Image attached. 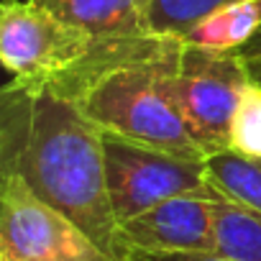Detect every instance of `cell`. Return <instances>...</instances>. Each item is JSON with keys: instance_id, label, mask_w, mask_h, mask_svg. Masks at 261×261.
Instances as JSON below:
<instances>
[{"instance_id": "cell-1", "label": "cell", "mask_w": 261, "mask_h": 261, "mask_svg": "<svg viewBox=\"0 0 261 261\" xmlns=\"http://www.w3.org/2000/svg\"><path fill=\"white\" fill-rule=\"evenodd\" d=\"M0 174L21 177L120 261L102 130L80 105L46 85L11 80L0 92Z\"/></svg>"}, {"instance_id": "cell-2", "label": "cell", "mask_w": 261, "mask_h": 261, "mask_svg": "<svg viewBox=\"0 0 261 261\" xmlns=\"http://www.w3.org/2000/svg\"><path fill=\"white\" fill-rule=\"evenodd\" d=\"M182 39L139 36L97 41L95 49L46 85L74 100L100 128L179 156L205 159L195 146L179 110L177 69ZM18 82V80H16Z\"/></svg>"}, {"instance_id": "cell-3", "label": "cell", "mask_w": 261, "mask_h": 261, "mask_svg": "<svg viewBox=\"0 0 261 261\" xmlns=\"http://www.w3.org/2000/svg\"><path fill=\"white\" fill-rule=\"evenodd\" d=\"M102 151L108 195L118 225L164 200L213 192L205 159L179 156L110 130H102Z\"/></svg>"}, {"instance_id": "cell-4", "label": "cell", "mask_w": 261, "mask_h": 261, "mask_svg": "<svg viewBox=\"0 0 261 261\" xmlns=\"http://www.w3.org/2000/svg\"><path fill=\"white\" fill-rule=\"evenodd\" d=\"M248 82V67L238 49L218 51L182 41L177 97L187 134L205 159L230 149L233 115Z\"/></svg>"}, {"instance_id": "cell-5", "label": "cell", "mask_w": 261, "mask_h": 261, "mask_svg": "<svg viewBox=\"0 0 261 261\" xmlns=\"http://www.w3.org/2000/svg\"><path fill=\"white\" fill-rule=\"evenodd\" d=\"M0 261H113L21 177H0Z\"/></svg>"}, {"instance_id": "cell-6", "label": "cell", "mask_w": 261, "mask_h": 261, "mask_svg": "<svg viewBox=\"0 0 261 261\" xmlns=\"http://www.w3.org/2000/svg\"><path fill=\"white\" fill-rule=\"evenodd\" d=\"M95 39L36 6L8 0L0 8V62L18 82H44L82 62Z\"/></svg>"}, {"instance_id": "cell-7", "label": "cell", "mask_w": 261, "mask_h": 261, "mask_svg": "<svg viewBox=\"0 0 261 261\" xmlns=\"http://www.w3.org/2000/svg\"><path fill=\"white\" fill-rule=\"evenodd\" d=\"M215 187L210 195H182L118 225L120 256L130 248L159 253H215Z\"/></svg>"}, {"instance_id": "cell-8", "label": "cell", "mask_w": 261, "mask_h": 261, "mask_svg": "<svg viewBox=\"0 0 261 261\" xmlns=\"http://www.w3.org/2000/svg\"><path fill=\"white\" fill-rule=\"evenodd\" d=\"M64 23L82 29L95 41L149 36L151 0H34Z\"/></svg>"}, {"instance_id": "cell-9", "label": "cell", "mask_w": 261, "mask_h": 261, "mask_svg": "<svg viewBox=\"0 0 261 261\" xmlns=\"http://www.w3.org/2000/svg\"><path fill=\"white\" fill-rule=\"evenodd\" d=\"M215 253L230 261H261V215L215 190Z\"/></svg>"}, {"instance_id": "cell-10", "label": "cell", "mask_w": 261, "mask_h": 261, "mask_svg": "<svg viewBox=\"0 0 261 261\" xmlns=\"http://www.w3.org/2000/svg\"><path fill=\"white\" fill-rule=\"evenodd\" d=\"M261 29V0H246L215 11L202 23H197L182 41L205 49L230 51L248 44Z\"/></svg>"}, {"instance_id": "cell-11", "label": "cell", "mask_w": 261, "mask_h": 261, "mask_svg": "<svg viewBox=\"0 0 261 261\" xmlns=\"http://www.w3.org/2000/svg\"><path fill=\"white\" fill-rule=\"evenodd\" d=\"M205 169L210 185L218 192L261 215V159L225 149L207 156Z\"/></svg>"}, {"instance_id": "cell-12", "label": "cell", "mask_w": 261, "mask_h": 261, "mask_svg": "<svg viewBox=\"0 0 261 261\" xmlns=\"http://www.w3.org/2000/svg\"><path fill=\"white\" fill-rule=\"evenodd\" d=\"M236 3H246V0H151L149 31L154 36L185 39L207 16Z\"/></svg>"}, {"instance_id": "cell-13", "label": "cell", "mask_w": 261, "mask_h": 261, "mask_svg": "<svg viewBox=\"0 0 261 261\" xmlns=\"http://www.w3.org/2000/svg\"><path fill=\"white\" fill-rule=\"evenodd\" d=\"M230 149L261 159V85L248 82L230 125Z\"/></svg>"}, {"instance_id": "cell-14", "label": "cell", "mask_w": 261, "mask_h": 261, "mask_svg": "<svg viewBox=\"0 0 261 261\" xmlns=\"http://www.w3.org/2000/svg\"><path fill=\"white\" fill-rule=\"evenodd\" d=\"M120 261H230L220 253H159V251H136L130 248Z\"/></svg>"}, {"instance_id": "cell-15", "label": "cell", "mask_w": 261, "mask_h": 261, "mask_svg": "<svg viewBox=\"0 0 261 261\" xmlns=\"http://www.w3.org/2000/svg\"><path fill=\"white\" fill-rule=\"evenodd\" d=\"M243 57V54H241ZM246 59V67H248V77L251 82L261 85V54H251V57H243Z\"/></svg>"}, {"instance_id": "cell-16", "label": "cell", "mask_w": 261, "mask_h": 261, "mask_svg": "<svg viewBox=\"0 0 261 261\" xmlns=\"http://www.w3.org/2000/svg\"><path fill=\"white\" fill-rule=\"evenodd\" d=\"M243 57H251V54H261V29H258V34L248 41V44H243L241 49H238Z\"/></svg>"}, {"instance_id": "cell-17", "label": "cell", "mask_w": 261, "mask_h": 261, "mask_svg": "<svg viewBox=\"0 0 261 261\" xmlns=\"http://www.w3.org/2000/svg\"><path fill=\"white\" fill-rule=\"evenodd\" d=\"M3 3H8V0H3Z\"/></svg>"}]
</instances>
